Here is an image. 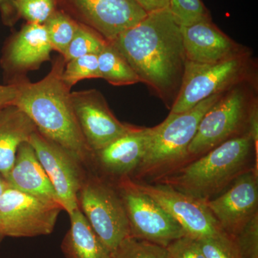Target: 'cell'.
I'll return each mask as SVG.
<instances>
[{
	"label": "cell",
	"instance_id": "3957f363",
	"mask_svg": "<svg viewBox=\"0 0 258 258\" xmlns=\"http://www.w3.org/2000/svg\"><path fill=\"white\" fill-rule=\"evenodd\" d=\"M252 169L258 170V147L250 136L245 134L217 146L155 183L207 202Z\"/></svg>",
	"mask_w": 258,
	"mask_h": 258
},
{
	"label": "cell",
	"instance_id": "6da1fadb",
	"mask_svg": "<svg viewBox=\"0 0 258 258\" xmlns=\"http://www.w3.org/2000/svg\"><path fill=\"white\" fill-rule=\"evenodd\" d=\"M110 42L135 71L139 81L171 109L179 94L187 59L181 27L169 9L147 13Z\"/></svg>",
	"mask_w": 258,
	"mask_h": 258
},
{
	"label": "cell",
	"instance_id": "7c38bea8",
	"mask_svg": "<svg viewBox=\"0 0 258 258\" xmlns=\"http://www.w3.org/2000/svg\"><path fill=\"white\" fill-rule=\"evenodd\" d=\"M135 182L139 189L159 203L189 237L198 240L226 234L205 202L180 192L168 185Z\"/></svg>",
	"mask_w": 258,
	"mask_h": 258
},
{
	"label": "cell",
	"instance_id": "5bb4252c",
	"mask_svg": "<svg viewBox=\"0 0 258 258\" xmlns=\"http://www.w3.org/2000/svg\"><path fill=\"white\" fill-rule=\"evenodd\" d=\"M153 128L135 126L100 150L92 153L88 168L115 184L132 178L149 147Z\"/></svg>",
	"mask_w": 258,
	"mask_h": 258
},
{
	"label": "cell",
	"instance_id": "d6986e66",
	"mask_svg": "<svg viewBox=\"0 0 258 258\" xmlns=\"http://www.w3.org/2000/svg\"><path fill=\"white\" fill-rule=\"evenodd\" d=\"M36 126L23 111L13 106L0 109V174L13 167L20 144L28 142Z\"/></svg>",
	"mask_w": 258,
	"mask_h": 258
},
{
	"label": "cell",
	"instance_id": "30bf717a",
	"mask_svg": "<svg viewBox=\"0 0 258 258\" xmlns=\"http://www.w3.org/2000/svg\"><path fill=\"white\" fill-rule=\"evenodd\" d=\"M28 142L48 176L63 210L71 215L79 208L78 195L87 174L86 166L74 154L37 130Z\"/></svg>",
	"mask_w": 258,
	"mask_h": 258
},
{
	"label": "cell",
	"instance_id": "ac0fdd59",
	"mask_svg": "<svg viewBox=\"0 0 258 258\" xmlns=\"http://www.w3.org/2000/svg\"><path fill=\"white\" fill-rule=\"evenodd\" d=\"M4 178L14 189L60 203L48 176L29 142L20 144L13 167Z\"/></svg>",
	"mask_w": 258,
	"mask_h": 258
},
{
	"label": "cell",
	"instance_id": "836d02e7",
	"mask_svg": "<svg viewBox=\"0 0 258 258\" xmlns=\"http://www.w3.org/2000/svg\"><path fill=\"white\" fill-rule=\"evenodd\" d=\"M147 13L168 8V0H134Z\"/></svg>",
	"mask_w": 258,
	"mask_h": 258
},
{
	"label": "cell",
	"instance_id": "52a82bcc",
	"mask_svg": "<svg viewBox=\"0 0 258 258\" xmlns=\"http://www.w3.org/2000/svg\"><path fill=\"white\" fill-rule=\"evenodd\" d=\"M79 208L112 255L130 236L123 200L115 184L87 171L78 195Z\"/></svg>",
	"mask_w": 258,
	"mask_h": 258
},
{
	"label": "cell",
	"instance_id": "4316f807",
	"mask_svg": "<svg viewBox=\"0 0 258 258\" xmlns=\"http://www.w3.org/2000/svg\"><path fill=\"white\" fill-rule=\"evenodd\" d=\"M13 5L18 18L40 25L46 23L58 9L57 0H13Z\"/></svg>",
	"mask_w": 258,
	"mask_h": 258
},
{
	"label": "cell",
	"instance_id": "e0dca14e",
	"mask_svg": "<svg viewBox=\"0 0 258 258\" xmlns=\"http://www.w3.org/2000/svg\"><path fill=\"white\" fill-rule=\"evenodd\" d=\"M181 32L186 59L191 62L215 63L250 52L224 33L212 20L181 27Z\"/></svg>",
	"mask_w": 258,
	"mask_h": 258
},
{
	"label": "cell",
	"instance_id": "484cf974",
	"mask_svg": "<svg viewBox=\"0 0 258 258\" xmlns=\"http://www.w3.org/2000/svg\"><path fill=\"white\" fill-rule=\"evenodd\" d=\"M62 77L64 83L71 88L83 80L101 79L98 55L82 56L66 62Z\"/></svg>",
	"mask_w": 258,
	"mask_h": 258
},
{
	"label": "cell",
	"instance_id": "2e32d148",
	"mask_svg": "<svg viewBox=\"0 0 258 258\" xmlns=\"http://www.w3.org/2000/svg\"><path fill=\"white\" fill-rule=\"evenodd\" d=\"M52 47L45 27L27 23L7 40L2 54V68L8 83L24 77L29 71L40 69L50 60Z\"/></svg>",
	"mask_w": 258,
	"mask_h": 258
},
{
	"label": "cell",
	"instance_id": "5b68a950",
	"mask_svg": "<svg viewBox=\"0 0 258 258\" xmlns=\"http://www.w3.org/2000/svg\"><path fill=\"white\" fill-rule=\"evenodd\" d=\"M256 83L231 88L207 111L188 147L189 163L227 141L248 134L249 115L257 103Z\"/></svg>",
	"mask_w": 258,
	"mask_h": 258
},
{
	"label": "cell",
	"instance_id": "4fadbf2b",
	"mask_svg": "<svg viewBox=\"0 0 258 258\" xmlns=\"http://www.w3.org/2000/svg\"><path fill=\"white\" fill-rule=\"evenodd\" d=\"M71 101L80 129L92 152L103 149L134 127L115 116L98 90L71 92Z\"/></svg>",
	"mask_w": 258,
	"mask_h": 258
},
{
	"label": "cell",
	"instance_id": "8fae6325",
	"mask_svg": "<svg viewBox=\"0 0 258 258\" xmlns=\"http://www.w3.org/2000/svg\"><path fill=\"white\" fill-rule=\"evenodd\" d=\"M57 8L78 23L96 30L108 42L132 28L147 13L134 0H57Z\"/></svg>",
	"mask_w": 258,
	"mask_h": 258
},
{
	"label": "cell",
	"instance_id": "83f0119b",
	"mask_svg": "<svg viewBox=\"0 0 258 258\" xmlns=\"http://www.w3.org/2000/svg\"><path fill=\"white\" fill-rule=\"evenodd\" d=\"M197 240L206 258H242L232 237L227 234Z\"/></svg>",
	"mask_w": 258,
	"mask_h": 258
},
{
	"label": "cell",
	"instance_id": "4dcf8cb0",
	"mask_svg": "<svg viewBox=\"0 0 258 258\" xmlns=\"http://www.w3.org/2000/svg\"><path fill=\"white\" fill-rule=\"evenodd\" d=\"M18 95V86L15 83L0 84V109L13 105Z\"/></svg>",
	"mask_w": 258,
	"mask_h": 258
},
{
	"label": "cell",
	"instance_id": "8992f818",
	"mask_svg": "<svg viewBox=\"0 0 258 258\" xmlns=\"http://www.w3.org/2000/svg\"><path fill=\"white\" fill-rule=\"evenodd\" d=\"M255 71L250 52L215 63L186 60L179 94L169 113H182L241 83L257 81Z\"/></svg>",
	"mask_w": 258,
	"mask_h": 258
},
{
	"label": "cell",
	"instance_id": "277c9868",
	"mask_svg": "<svg viewBox=\"0 0 258 258\" xmlns=\"http://www.w3.org/2000/svg\"><path fill=\"white\" fill-rule=\"evenodd\" d=\"M222 94L210 97L182 113H169L162 123L154 127L145 155L131 179L138 182H157L189 164L188 147L199 124Z\"/></svg>",
	"mask_w": 258,
	"mask_h": 258
},
{
	"label": "cell",
	"instance_id": "ba28073f",
	"mask_svg": "<svg viewBox=\"0 0 258 258\" xmlns=\"http://www.w3.org/2000/svg\"><path fill=\"white\" fill-rule=\"evenodd\" d=\"M124 205L130 237L167 247L186 235L184 229L131 178L115 184Z\"/></svg>",
	"mask_w": 258,
	"mask_h": 258
},
{
	"label": "cell",
	"instance_id": "7a4b0ae2",
	"mask_svg": "<svg viewBox=\"0 0 258 258\" xmlns=\"http://www.w3.org/2000/svg\"><path fill=\"white\" fill-rule=\"evenodd\" d=\"M66 66L62 55L56 57L50 72L36 83L27 77L17 80L18 95L13 103L25 113L42 135L79 158L88 168L92 151L88 147L71 101V88L62 80Z\"/></svg>",
	"mask_w": 258,
	"mask_h": 258
},
{
	"label": "cell",
	"instance_id": "f546056e",
	"mask_svg": "<svg viewBox=\"0 0 258 258\" xmlns=\"http://www.w3.org/2000/svg\"><path fill=\"white\" fill-rule=\"evenodd\" d=\"M166 248L170 258H206L198 240L188 235L174 240Z\"/></svg>",
	"mask_w": 258,
	"mask_h": 258
},
{
	"label": "cell",
	"instance_id": "7402d4cb",
	"mask_svg": "<svg viewBox=\"0 0 258 258\" xmlns=\"http://www.w3.org/2000/svg\"><path fill=\"white\" fill-rule=\"evenodd\" d=\"M44 25L52 50L63 55L74 38L79 23L62 10L57 9Z\"/></svg>",
	"mask_w": 258,
	"mask_h": 258
},
{
	"label": "cell",
	"instance_id": "9a60e30c",
	"mask_svg": "<svg viewBox=\"0 0 258 258\" xmlns=\"http://www.w3.org/2000/svg\"><path fill=\"white\" fill-rule=\"evenodd\" d=\"M205 203L222 231L235 237L258 215V170L242 174L225 191Z\"/></svg>",
	"mask_w": 258,
	"mask_h": 258
},
{
	"label": "cell",
	"instance_id": "ffe728a7",
	"mask_svg": "<svg viewBox=\"0 0 258 258\" xmlns=\"http://www.w3.org/2000/svg\"><path fill=\"white\" fill-rule=\"evenodd\" d=\"M69 216L71 227L61 244L66 258H113L79 208Z\"/></svg>",
	"mask_w": 258,
	"mask_h": 258
},
{
	"label": "cell",
	"instance_id": "1f68e13d",
	"mask_svg": "<svg viewBox=\"0 0 258 258\" xmlns=\"http://www.w3.org/2000/svg\"><path fill=\"white\" fill-rule=\"evenodd\" d=\"M13 0H0V14L3 23L8 26H13L18 20L13 5Z\"/></svg>",
	"mask_w": 258,
	"mask_h": 258
},
{
	"label": "cell",
	"instance_id": "44dd1931",
	"mask_svg": "<svg viewBox=\"0 0 258 258\" xmlns=\"http://www.w3.org/2000/svg\"><path fill=\"white\" fill-rule=\"evenodd\" d=\"M101 79L114 86H129L139 83L138 76L119 51L108 42L98 55Z\"/></svg>",
	"mask_w": 258,
	"mask_h": 258
},
{
	"label": "cell",
	"instance_id": "9c48e42d",
	"mask_svg": "<svg viewBox=\"0 0 258 258\" xmlns=\"http://www.w3.org/2000/svg\"><path fill=\"white\" fill-rule=\"evenodd\" d=\"M62 210L60 203L10 186L0 197V229L5 237L50 235Z\"/></svg>",
	"mask_w": 258,
	"mask_h": 258
},
{
	"label": "cell",
	"instance_id": "f1b7e54d",
	"mask_svg": "<svg viewBox=\"0 0 258 258\" xmlns=\"http://www.w3.org/2000/svg\"><path fill=\"white\" fill-rule=\"evenodd\" d=\"M242 258H258V215L232 237Z\"/></svg>",
	"mask_w": 258,
	"mask_h": 258
},
{
	"label": "cell",
	"instance_id": "d590c367",
	"mask_svg": "<svg viewBox=\"0 0 258 258\" xmlns=\"http://www.w3.org/2000/svg\"><path fill=\"white\" fill-rule=\"evenodd\" d=\"M5 237L3 235V232H2L1 229H0V244H1L2 242H3V240H4Z\"/></svg>",
	"mask_w": 258,
	"mask_h": 258
},
{
	"label": "cell",
	"instance_id": "d6a6232c",
	"mask_svg": "<svg viewBox=\"0 0 258 258\" xmlns=\"http://www.w3.org/2000/svg\"><path fill=\"white\" fill-rule=\"evenodd\" d=\"M258 103V102H257ZM256 103L251 111L248 122V134L258 147V103Z\"/></svg>",
	"mask_w": 258,
	"mask_h": 258
},
{
	"label": "cell",
	"instance_id": "cb8c5ba5",
	"mask_svg": "<svg viewBox=\"0 0 258 258\" xmlns=\"http://www.w3.org/2000/svg\"><path fill=\"white\" fill-rule=\"evenodd\" d=\"M168 9L180 27L211 20L201 0H168Z\"/></svg>",
	"mask_w": 258,
	"mask_h": 258
},
{
	"label": "cell",
	"instance_id": "e575fe53",
	"mask_svg": "<svg viewBox=\"0 0 258 258\" xmlns=\"http://www.w3.org/2000/svg\"><path fill=\"white\" fill-rule=\"evenodd\" d=\"M10 187V185L8 184L6 179L3 177L2 174H0V197L3 195V194L6 191L7 189Z\"/></svg>",
	"mask_w": 258,
	"mask_h": 258
},
{
	"label": "cell",
	"instance_id": "603a6c76",
	"mask_svg": "<svg viewBox=\"0 0 258 258\" xmlns=\"http://www.w3.org/2000/svg\"><path fill=\"white\" fill-rule=\"evenodd\" d=\"M108 41L96 30L79 23L74 38L62 57L64 62L88 55H97L103 50Z\"/></svg>",
	"mask_w": 258,
	"mask_h": 258
},
{
	"label": "cell",
	"instance_id": "d4e9b609",
	"mask_svg": "<svg viewBox=\"0 0 258 258\" xmlns=\"http://www.w3.org/2000/svg\"><path fill=\"white\" fill-rule=\"evenodd\" d=\"M113 258H170V255L165 247L129 236L122 241Z\"/></svg>",
	"mask_w": 258,
	"mask_h": 258
}]
</instances>
